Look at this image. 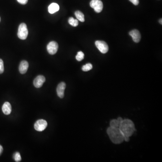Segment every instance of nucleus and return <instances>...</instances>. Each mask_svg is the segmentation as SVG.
I'll return each mask as SVG.
<instances>
[{"instance_id": "nucleus-1", "label": "nucleus", "mask_w": 162, "mask_h": 162, "mask_svg": "<svg viewBox=\"0 0 162 162\" xmlns=\"http://www.w3.org/2000/svg\"><path fill=\"white\" fill-rule=\"evenodd\" d=\"M119 129L120 130L124 137H130L136 131L134 124L132 121L129 119H124L121 122L119 126Z\"/></svg>"}, {"instance_id": "nucleus-2", "label": "nucleus", "mask_w": 162, "mask_h": 162, "mask_svg": "<svg viewBox=\"0 0 162 162\" xmlns=\"http://www.w3.org/2000/svg\"><path fill=\"white\" fill-rule=\"evenodd\" d=\"M107 133L110 140L114 144H121L124 141V136L119 128L110 126L107 129Z\"/></svg>"}, {"instance_id": "nucleus-3", "label": "nucleus", "mask_w": 162, "mask_h": 162, "mask_svg": "<svg viewBox=\"0 0 162 162\" xmlns=\"http://www.w3.org/2000/svg\"><path fill=\"white\" fill-rule=\"evenodd\" d=\"M28 33L27 26L25 23H23L18 27V37L21 40H25L28 37Z\"/></svg>"}, {"instance_id": "nucleus-4", "label": "nucleus", "mask_w": 162, "mask_h": 162, "mask_svg": "<svg viewBox=\"0 0 162 162\" xmlns=\"http://www.w3.org/2000/svg\"><path fill=\"white\" fill-rule=\"evenodd\" d=\"M90 5L96 13L101 12L103 10V2L100 0H92Z\"/></svg>"}, {"instance_id": "nucleus-5", "label": "nucleus", "mask_w": 162, "mask_h": 162, "mask_svg": "<svg viewBox=\"0 0 162 162\" xmlns=\"http://www.w3.org/2000/svg\"><path fill=\"white\" fill-rule=\"evenodd\" d=\"M47 126V122L43 119H40L35 123L34 129L38 132H42L46 129Z\"/></svg>"}, {"instance_id": "nucleus-6", "label": "nucleus", "mask_w": 162, "mask_h": 162, "mask_svg": "<svg viewBox=\"0 0 162 162\" xmlns=\"http://www.w3.org/2000/svg\"><path fill=\"white\" fill-rule=\"evenodd\" d=\"M95 45L98 50L103 54H105L109 51V46L104 41H96L95 42Z\"/></svg>"}, {"instance_id": "nucleus-7", "label": "nucleus", "mask_w": 162, "mask_h": 162, "mask_svg": "<svg viewBox=\"0 0 162 162\" xmlns=\"http://www.w3.org/2000/svg\"><path fill=\"white\" fill-rule=\"evenodd\" d=\"M59 46L58 43L55 41H51L47 45V50L48 53L51 55H54L56 54Z\"/></svg>"}, {"instance_id": "nucleus-8", "label": "nucleus", "mask_w": 162, "mask_h": 162, "mask_svg": "<svg viewBox=\"0 0 162 162\" xmlns=\"http://www.w3.org/2000/svg\"><path fill=\"white\" fill-rule=\"evenodd\" d=\"M45 77L42 75H39L37 76L33 81V85L35 87L38 88L41 87L43 85V83H45Z\"/></svg>"}, {"instance_id": "nucleus-9", "label": "nucleus", "mask_w": 162, "mask_h": 162, "mask_svg": "<svg viewBox=\"0 0 162 162\" xmlns=\"http://www.w3.org/2000/svg\"><path fill=\"white\" fill-rule=\"evenodd\" d=\"M66 88V84L64 82H61L57 86V95L60 98H63L64 97V91Z\"/></svg>"}, {"instance_id": "nucleus-10", "label": "nucleus", "mask_w": 162, "mask_h": 162, "mask_svg": "<svg viewBox=\"0 0 162 162\" xmlns=\"http://www.w3.org/2000/svg\"><path fill=\"white\" fill-rule=\"evenodd\" d=\"M129 34L132 37L134 42L136 43L140 42L141 39V35L138 30L134 29L131 31L129 33Z\"/></svg>"}, {"instance_id": "nucleus-11", "label": "nucleus", "mask_w": 162, "mask_h": 162, "mask_svg": "<svg viewBox=\"0 0 162 162\" xmlns=\"http://www.w3.org/2000/svg\"><path fill=\"white\" fill-rule=\"evenodd\" d=\"M29 63L26 60H23L20 63V66L18 67L19 71L21 74H25L27 72L29 68Z\"/></svg>"}, {"instance_id": "nucleus-12", "label": "nucleus", "mask_w": 162, "mask_h": 162, "mask_svg": "<svg viewBox=\"0 0 162 162\" xmlns=\"http://www.w3.org/2000/svg\"><path fill=\"white\" fill-rule=\"evenodd\" d=\"M2 112L5 115H9L10 114L12 110L11 105L8 102H6L3 104L2 107Z\"/></svg>"}, {"instance_id": "nucleus-13", "label": "nucleus", "mask_w": 162, "mask_h": 162, "mask_svg": "<svg viewBox=\"0 0 162 162\" xmlns=\"http://www.w3.org/2000/svg\"><path fill=\"white\" fill-rule=\"evenodd\" d=\"M59 6L57 3H53L48 7V11L50 14H54L59 11Z\"/></svg>"}, {"instance_id": "nucleus-14", "label": "nucleus", "mask_w": 162, "mask_h": 162, "mask_svg": "<svg viewBox=\"0 0 162 162\" xmlns=\"http://www.w3.org/2000/svg\"><path fill=\"white\" fill-rule=\"evenodd\" d=\"M75 15L77 18L80 21L82 22H84L85 21L84 15L82 12H81L79 10L76 11L75 12Z\"/></svg>"}, {"instance_id": "nucleus-15", "label": "nucleus", "mask_w": 162, "mask_h": 162, "mask_svg": "<svg viewBox=\"0 0 162 162\" xmlns=\"http://www.w3.org/2000/svg\"><path fill=\"white\" fill-rule=\"evenodd\" d=\"M68 22L69 25H70L73 27H76L79 25L78 20L75 19L74 18H68Z\"/></svg>"}, {"instance_id": "nucleus-16", "label": "nucleus", "mask_w": 162, "mask_h": 162, "mask_svg": "<svg viewBox=\"0 0 162 162\" xmlns=\"http://www.w3.org/2000/svg\"><path fill=\"white\" fill-rule=\"evenodd\" d=\"M119 124L120 123L117 119H113L110 122V126L112 128H118Z\"/></svg>"}, {"instance_id": "nucleus-17", "label": "nucleus", "mask_w": 162, "mask_h": 162, "mask_svg": "<svg viewBox=\"0 0 162 162\" xmlns=\"http://www.w3.org/2000/svg\"><path fill=\"white\" fill-rule=\"evenodd\" d=\"M92 68H93V66L91 64H87L83 66V67H82V70L84 72L88 71L91 70Z\"/></svg>"}, {"instance_id": "nucleus-18", "label": "nucleus", "mask_w": 162, "mask_h": 162, "mask_svg": "<svg viewBox=\"0 0 162 162\" xmlns=\"http://www.w3.org/2000/svg\"><path fill=\"white\" fill-rule=\"evenodd\" d=\"M84 58V54L82 51H80L78 52L76 56V59L79 61H82Z\"/></svg>"}, {"instance_id": "nucleus-19", "label": "nucleus", "mask_w": 162, "mask_h": 162, "mask_svg": "<svg viewBox=\"0 0 162 162\" xmlns=\"http://www.w3.org/2000/svg\"><path fill=\"white\" fill-rule=\"evenodd\" d=\"M13 158L15 162H20L21 160V154H20V153H18V152H16V153H14L13 155Z\"/></svg>"}, {"instance_id": "nucleus-20", "label": "nucleus", "mask_w": 162, "mask_h": 162, "mask_svg": "<svg viewBox=\"0 0 162 162\" xmlns=\"http://www.w3.org/2000/svg\"><path fill=\"white\" fill-rule=\"evenodd\" d=\"M4 71V67L3 60L0 59V74H2Z\"/></svg>"}, {"instance_id": "nucleus-21", "label": "nucleus", "mask_w": 162, "mask_h": 162, "mask_svg": "<svg viewBox=\"0 0 162 162\" xmlns=\"http://www.w3.org/2000/svg\"><path fill=\"white\" fill-rule=\"evenodd\" d=\"M17 1L18 3L22 5L26 4L28 1V0H17Z\"/></svg>"}, {"instance_id": "nucleus-22", "label": "nucleus", "mask_w": 162, "mask_h": 162, "mask_svg": "<svg viewBox=\"0 0 162 162\" xmlns=\"http://www.w3.org/2000/svg\"><path fill=\"white\" fill-rule=\"evenodd\" d=\"M129 1L135 5H138L139 4V0H129Z\"/></svg>"}, {"instance_id": "nucleus-23", "label": "nucleus", "mask_w": 162, "mask_h": 162, "mask_svg": "<svg viewBox=\"0 0 162 162\" xmlns=\"http://www.w3.org/2000/svg\"><path fill=\"white\" fill-rule=\"evenodd\" d=\"M3 147H2V146H1V145H0V155H1V154H2V152H3Z\"/></svg>"}, {"instance_id": "nucleus-24", "label": "nucleus", "mask_w": 162, "mask_h": 162, "mask_svg": "<svg viewBox=\"0 0 162 162\" xmlns=\"http://www.w3.org/2000/svg\"><path fill=\"white\" fill-rule=\"evenodd\" d=\"M117 120L119 122V123H120V124L121 122H122V121L123 120V119H122V118L121 117L118 118Z\"/></svg>"}, {"instance_id": "nucleus-25", "label": "nucleus", "mask_w": 162, "mask_h": 162, "mask_svg": "<svg viewBox=\"0 0 162 162\" xmlns=\"http://www.w3.org/2000/svg\"><path fill=\"white\" fill-rule=\"evenodd\" d=\"M162 18H160V20H159V23H160V24H161V25H162Z\"/></svg>"}, {"instance_id": "nucleus-26", "label": "nucleus", "mask_w": 162, "mask_h": 162, "mask_svg": "<svg viewBox=\"0 0 162 162\" xmlns=\"http://www.w3.org/2000/svg\"><path fill=\"white\" fill-rule=\"evenodd\" d=\"M0 21H1V18H0Z\"/></svg>"}]
</instances>
